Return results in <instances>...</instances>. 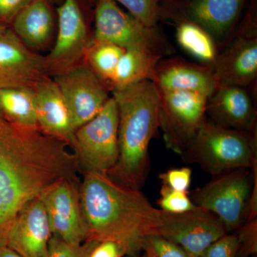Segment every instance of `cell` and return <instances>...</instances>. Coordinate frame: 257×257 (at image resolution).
I'll return each mask as SVG.
<instances>
[{
    "label": "cell",
    "instance_id": "obj_35",
    "mask_svg": "<svg viewBox=\"0 0 257 257\" xmlns=\"http://www.w3.org/2000/svg\"><path fill=\"white\" fill-rule=\"evenodd\" d=\"M143 251H145L143 257H156L154 254L153 252L151 251L150 248L147 247V246H144Z\"/></svg>",
    "mask_w": 257,
    "mask_h": 257
},
{
    "label": "cell",
    "instance_id": "obj_38",
    "mask_svg": "<svg viewBox=\"0 0 257 257\" xmlns=\"http://www.w3.org/2000/svg\"><path fill=\"white\" fill-rule=\"evenodd\" d=\"M251 257H256V254H255L254 256H253H253H251Z\"/></svg>",
    "mask_w": 257,
    "mask_h": 257
},
{
    "label": "cell",
    "instance_id": "obj_1",
    "mask_svg": "<svg viewBox=\"0 0 257 257\" xmlns=\"http://www.w3.org/2000/svg\"><path fill=\"white\" fill-rule=\"evenodd\" d=\"M67 144L9 121L0 134V237L27 204L73 168Z\"/></svg>",
    "mask_w": 257,
    "mask_h": 257
},
{
    "label": "cell",
    "instance_id": "obj_28",
    "mask_svg": "<svg viewBox=\"0 0 257 257\" xmlns=\"http://www.w3.org/2000/svg\"><path fill=\"white\" fill-rule=\"evenodd\" d=\"M239 248L237 235L226 233L211 243L201 257H237Z\"/></svg>",
    "mask_w": 257,
    "mask_h": 257
},
{
    "label": "cell",
    "instance_id": "obj_29",
    "mask_svg": "<svg viewBox=\"0 0 257 257\" xmlns=\"http://www.w3.org/2000/svg\"><path fill=\"white\" fill-rule=\"evenodd\" d=\"M145 246L150 248L156 257H189L183 248L157 234L147 236Z\"/></svg>",
    "mask_w": 257,
    "mask_h": 257
},
{
    "label": "cell",
    "instance_id": "obj_11",
    "mask_svg": "<svg viewBox=\"0 0 257 257\" xmlns=\"http://www.w3.org/2000/svg\"><path fill=\"white\" fill-rule=\"evenodd\" d=\"M218 86H239L256 91L257 26L248 17L211 67Z\"/></svg>",
    "mask_w": 257,
    "mask_h": 257
},
{
    "label": "cell",
    "instance_id": "obj_24",
    "mask_svg": "<svg viewBox=\"0 0 257 257\" xmlns=\"http://www.w3.org/2000/svg\"><path fill=\"white\" fill-rule=\"evenodd\" d=\"M124 51L112 44L92 42L86 52L88 64L108 87Z\"/></svg>",
    "mask_w": 257,
    "mask_h": 257
},
{
    "label": "cell",
    "instance_id": "obj_25",
    "mask_svg": "<svg viewBox=\"0 0 257 257\" xmlns=\"http://www.w3.org/2000/svg\"><path fill=\"white\" fill-rule=\"evenodd\" d=\"M128 11V14L146 26L156 27L160 18V0H113Z\"/></svg>",
    "mask_w": 257,
    "mask_h": 257
},
{
    "label": "cell",
    "instance_id": "obj_12",
    "mask_svg": "<svg viewBox=\"0 0 257 257\" xmlns=\"http://www.w3.org/2000/svg\"><path fill=\"white\" fill-rule=\"evenodd\" d=\"M226 233L215 214L196 207L181 214L160 210V225L155 234L178 245L189 257H201L211 243Z\"/></svg>",
    "mask_w": 257,
    "mask_h": 257
},
{
    "label": "cell",
    "instance_id": "obj_34",
    "mask_svg": "<svg viewBox=\"0 0 257 257\" xmlns=\"http://www.w3.org/2000/svg\"><path fill=\"white\" fill-rule=\"evenodd\" d=\"M8 121H9V119L5 116V115L0 109V134L4 130L5 126L8 124Z\"/></svg>",
    "mask_w": 257,
    "mask_h": 257
},
{
    "label": "cell",
    "instance_id": "obj_5",
    "mask_svg": "<svg viewBox=\"0 0 257 257\" xmlns=\"http://www.w3.org/2000/svg\"><path fill=\"white\" fill-rule=\"evenodd\" d=\"M256 165L212 176L208 183L192 193L194 205L215 214L226 232L239 229L249 215L257 216Z\"/></svg>",
    "mask_w": 257,
    "mask_h": 257
},
{
    "label": "cell",
    "instance_id": "obj_7",
    "mask_svg": "<svg viewBox=\"0 0 257 257\" xmlns=\"http://www.w3.org/2000/svg\"><path fill=\"white\" fill-rule=\"evenodd\" d=\"M119 115L110 96L96 116L75 132L77 155L86 172L109 174L119 159Z\"/></svg>",
    "mask_w": 257,
    "mask_h": 257
},
{
    "label": "cell",
    "instance_id": "obj_31",
    "mask_svg": "<svg viewBox=\"0 0 257 257\" xmlns=\"http://www.w3.org/2000/svg\"><path fill=\"white\" fill-rule=\"evenodd\" d=\"M257 219L248 221L239 228V234H236L239 239V248L238 256L243 255L250 256L256 253V222Z\"/></svg>",
    "mask_w": 257,
    "mask_h": 257
},
{
    "label": "cell",
    "instance_id": "obj_18",
    "mask_svg": "<svg viewBox=\"0 0 257 257\" xmlns=\"http://www.w3.org/2000/svg\"><path fill=\"white\" fill-rule=\"evenodd\" d=\"M151 81L160 92H197L207 97L217 87L211 67L172 56L157 64Z\"/></svg>",
    "mask_w": 257,
    "mask_h": 257
},
{
    "label": "cell",
    "instance_id": "obj_23",
    "mask_svg": "<svg viewBox=\"0 0 257 257\" xmlns=\"http://www.w3.org/2000/svg\"><path fill=\"white\" fill-rule=\"evenodd\" d=\"M176 39L179 46L198 61V63L211 66L219 53L215 42L207 32L192 23H178Z\"/></svg>",
    "mask_w": 257,
    "mask_h": 257
},
{
    "label": "cell",
    "instance_id": "obj_13",
    "mask_svg": "<svg viewBox=\"0 0 257 257\" xmlns=\"http://www.w3.org/2000/svg\"><path fill=\"white\" fill-rule=\"evenodd\" d=\"M48 74L45 57L30 50L13 30L0 35V90L35 88Z\"/></svg>",
    "mask_w": 257,
    "mask_h": 257
},
{
    "label": "cell",
    "instance_id": "obj_17",
    "mask_svg": "<svg viewBox=\"0 0 257 257\" xmlns=\"http://www.w3.org/2000/svg\"><path fill=\"white\" fill-rule=\"evenodd\" d=\"M254 92L239 86H218L207 98L206 118L213 124L243 133L256 130Z\"/></svg>",
    "mask_w": 257,
    "mask_h": 257
},
{
    "label": "cell",
    "instance_id": "obj_9",
    "mask_svg": "<svg viewBox=\"0 0 257 257\" xmlns=\"http://www.w3.org/2000/svg\"><path fill=\"white\" fill-rule=\"evenodd\" d=\"M70 115L74 130L99 114L110 98L107 84L89 64H75L54 74Z\"/></svg>",
    "mask_w": 257,
    "mask_h": 257
},
{
    "label": "cell",
    "instance_id": "obj_20",
    "mask_svg": "<svg viewBox=\"0 0 257 257\" xmlns=\"http://www.w3.org/2000/svg\"><path fill=\"white\" fill-rule=\"evenodd\" d=\"M48 0H32L15 18L13 32L28 48L40 50L50 41L53 18Z\"/></svg>",
    "mask_w": 257,
    "mask_h": 257
},
{
    "label": "cell",
    "instance_id": "obj_30",
    "mask_svg": "<svg viewBox=\"0 0 257 257\" xmlns=\"http://www.w3.org/2000/svg\"><path fill=\"white\" fill-rule=\"evenodd\" d=\"M192 171L189 167L174 168L160 175L162 185L173 190L187 192L192 181Z\"/></svg>",
    "mask_w": 257,
    "mask_h": 257
},
{
    "label": "cell",
    "instance_id": "obj_26",
    "mask_svg": "<svg viewBox=\"0 0 257 257\" xmlns=\"http://www.w3.org/2000/svg\"><path fill=\"white\" fill-rule=\"evenodd\" d=\"M160 210L171 214H181L194 209V205L188 193L173 190L162 185L158 200Z\"/></svg>",
    "mask_w": 257,
    "mask_h": 257
},
{
    "label": "cell",
    "instance_id": "obj_16",
    "mask_svg": "<svg viewBox=\"0 0 257 257\" xmlns=\"http://www.w3.org/2000/svg\"><path fill=\"white\" fill-rule=\"evenodd\" d=\"M52 235L46 211L38 197L19 211L0 239L22 257H47Z\"/></svg>",
    "mask_w": 257,
    "mask_h": 257
},
{
    "label": "cell",
    "instance_id": "obj_37",
    "mask_svg": "<svg viewBox=\"0 0 257 257\" xmlns=\"http://www.w3.org/2000/svg\"><path fill=\"white\" fill-rule=\"evenodd\" d=\"M49 2H50V3H60V2H62V1H63V0H48Z\"/></svg>",
    "mask_w": 257,
    "mask_h": 257
},
{
    "label": "cell",
    "instance_id": "obj_14",
    "mask_svg": "<svg viewBox=\"0 0 257 257\" xmlns=\"http://www.w3.org/2000/svg\"><path fill=\"white\" fill-rule=\"evenodd\" d=\"M39 198L46 211L52 235L74 246L87 241V226L79 199L69 179L52 184Z\"/></svg>",
    "mask_w": 257,
    "mask_h": 257
},
{
    "label": "cell",
    "instance_id": "obj_8",
    "mask_svg": "<svg viewBox=\"0 0 257 257\" xmlns=\"http://www.w3.org/2000/svg\"><path fill=\"white\" fill-rule=\"evenodd\" d=\"M244 0H166L160 17L177 23H192L205 30L219 52L231 41L236 32Z\"/></svg>",
    "mask_w": 257,
    "mask_h": 257
},
{
    "label": "cell",
    "instance_id": "obj_15",
    "mask_svg": "<svg viewBox=\"0 0 257 257\" xmlns=\"http://www.w3.org/2000/svg\"><path fill=\"white\" fill-rule=\"evenodd\" d=\"M57 12L58 35L50 55L45 57L49 73L54 74L75 65L91 44L77 0H63Z\"/></svg>",
    "mask_w": 257,
    "mask_h": 257
},
{
    "label": "cell",
    "instance_id": "obj_27",
    "mask_svg": "<svg viewBox=\"0 0 257 257\" xmlns=\"http://www.w3.org/2000/svg\"><path fill=\"white\" fill-rule=\"evenodd\" d=\"M96 242L93 240H87L82 244L74 246L52 235L47 257H88Z\"/></svg>",
    "mask_w": 257,
    "mask_h": 257
},
{
    "label": "cell",
    "instance_id": "obj_36",
    "mask_svg": "<svg viewBox=\"0 0 257 257\" xmlns=\"http://www.w3.org/2000/svg\"><path fill=\"white\" fill-rule=\"evenodd\" d=\"M7 28H5V27L0 26V35H2V34L4 33V32H5V30H7Z\"/></svg>",
    "mask_w": 257,
    "mask_h": 257
},
{
    "label": "cell",
    "instance_id": "obj_4",
    "mask_svg": "<svg viewBox=\"0 0 257 257\" xmlns=\"http://www.w3.org/2000/svg\"><path fill=\"white\" fill-rule=\"evenodd\" d=\"M256 130L243 133L213 124L206 118L182 152L187 164H197L211 176L256 165Z\"/></svg>",
    "mask_w": 257,
    "mask_h": 257
},
{
    "label": "cell",
    "instance_id": "obj_21",
    "mask_svg": "<svg viewBox=\"0 0 257 257\" xmlns=\"http://www.w3.org/2000/svg\"><path fill=\"white\" fill-rule=\"evenodd\" d=\"M162 59L163 58L143 51L125 50L109 82L111 92L143 81H151L155 67Z\"/></svg>",
    "mask_w": 257,
    "mask_h": 257
},
{
    "label": "cell",
    "instance_id": "obj_6",
    "mask_svg": "<svg viewBox=\"0 0 257 257\" xmlns=\"http://www.w3.org/2000/svg\"><path fill=\"white\" fill-rule=\"evenodd\" d=\"M94 20L92 42L112 44L125 50L143 51L162 58L175 54L171 42L156 27L144 25L113 0H97Z\"/></svg>",
    "mask_w": 257,
    "mask_h": 257
},
{
    "label": "cell",
    "instance_id": "obj_19",
    "mask_svg": "<svg viewBox=\"0 0 257 257\" xmlns=\"http://www.w3.org/2000/svg\"><path fill=\"white\" fill-rule=\"evenodd\" d=\"M35 90L39 128L44 133L74 147L76 131L58 86L53 79L47 77L37 84Z\"/></svg>",
    "mask_w": 257,
    "mask_h": 257
},
{
    "label": "cell",
    "instance_id": "obj_32",
    "mask_svg": "<svg viewBox=\"0 0 257 257\" xmlns=\"http://www.w3.org/2000/svg\"><path fill=\"white\" fill-rule=\"evenodd\" d=\"M32 0H0V26L8 28Z\"/></svg>",
    "mask_w": 257,
    "mask_h": 257
},
{
    "label": "cell",
    "instance_id": "obj_10",
    "mask_svg": "<svg viewBox=\"0 0 257 257\" xmlns=\"http://www.w3.org/2000/svg\"><path fill=\"white\" fill-rule=\"evenodd\" d=\"M160 128L169 150L182 155L206 119L207 96L197 92H160Z\"/></svg>",
    "mask_w": 257,
    "mask_h": 257
},
{
    "label": "cell",
    "instance_id": "obj_22",
    "mask_svg": "<svg viewBox=\"0 0 257 257\" xmlns=\"http://www.w3.org/2000/svg\"><path fill=\"white\" fill-rule=\"evenodd\" d=\"M0 109L15 124L25 127L39 128L35 88L1 89Z\"/></svg>",
    "mask_w": 257,
    "mask_h": 257
},
{
    "label": "cell",
    "instance_id": "obj_3",
    "mask_svg": "<svg viewBox=\"0 0 257 257\" xmlns=\"http://www.w3.org/2000/svg\"><path fill=\"white\" fill-rule=\"evenodd\" d=\"M111 94L119 115V159L108 175L140 189L150 168L149 145L160 128V91L152 81L145 80Z\"/></svg>",
    "mask_w": 257,
    "mask_h": 257
},
{
    "label": "cell",
    "instance_id": "obj_2",
    "mask_svg": "<svg viewBox=\"0 0 257 257\" xmlns=\"http://www.w3.org/2000/svg\"><path fill=\"white\" fill-rule=\"evenodd\" d=\"M88 239L119 243L126 256L143 251L145 239L156 234L160 210L140 189L111 178L107 174L86 172L79 198Z\"/></svg>",
    "mask_w": 257,
    "mask_h": 257
},
{
    "label": "cell",
    "instance_id": "obj_33",
    "mask_svg": "<svg viewBox=\"0 0 257 257\" xmlns=\"http://www.w3.org/2000/svg\"><path fill=\"white\" fill-rule=\"evenodd\" d=\"M0 257H22L0 239Z\"/></svg>",
    "mask_w": 257,
    "mask_h": 257
}]
</instances>
